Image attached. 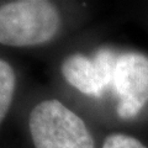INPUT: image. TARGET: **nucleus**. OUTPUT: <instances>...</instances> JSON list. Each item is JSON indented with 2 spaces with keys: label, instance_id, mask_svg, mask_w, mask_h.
<instances>
[{
  "label": "nucleus",
  "instance_id": "3",
  "mask_svg": "<svg viewBox=\"0 0 148 148\" xmlns=\"http://www.w3.org/2000/svg\"><path fill=\"white\" fill-rule=\"evenodd\" d=\"M112 85L120 98L117 115L132 119L148 101V57L137 52L120 54L116 59Z\"/></svg>",
  "mask_w": 148,
  "mask_h": 148
},
{
  "label": "nucleus",
  "instance_id": "1",
  "mask_svg": "<svg viewBox=\"0 0 148 148\" xmlns=\"http://www.w3.org/2000/svg\"><path fill=\"white\" fill-rule=\"evenodd\" d=\"M61 25L58 9L45 0L11 1L0 8V43L10 47L51 41Z\"/></svg>",
  "mask_w": 148,
  "mask_h": 148
},
{
  "label": "nucleus",
  "instance_id": "2",
  "mask_svg": "<svg viewBox=\"0 0 148 148\" xmlns=\"http://www.w3.org/2000/svg\"><path fill=\"white\" fill-rule=\"evenodd\" d=\"M29 126L35 148H95L85 122L58 100L37 104Z\"/></svg>",
  "mask_w": 148,
  "mask_h": 148
},
{
  "label": "nucleus",
  "instance_id": "4",
  "mask_svg": "<svg viewBox=\"0 0 148 148\" xmlns=\"http://www.w3.org/2000/svg\"><path fill=\"white\" fill-rule=\"evenodd\" d=\"M117 57L109 48L99 49L92 58L72 54L63 61V78L83 94L101 96L106 88L112 84Z\"/></svg>",
  "mask_w": 148,
  "mask_h": 148
},
{
  "label": "nucleus",
  "instance_id": "5",
  "mask_svg": "<svg viewBox=\"0 0 148 148\" xmlns=\"http://www.w3.org/2000/svg\"><path fill=\"white\" fill-rule=\"evenodd\" d=\"M15 72L8 62L0 59V123L5 119L15 92Z\"/></svg>",
  "mask_w": 148,
  "mask_h": 148
},
{
  "label": "nucleus",
  "instance_id": "6",
  "mask_svg": "<svg viewBox=\"0 0 148 148\" xmlns=\"http://www.w3.org/2000/svg\"><path fill=\"white\" fill-rule=\"evenodd\" d=\"M101 148H147L137 138L123 135V133H114L105 138Z\"/></svg>",
  "mask_w": 148,
  "mask_h": 148
}]
</instances>
